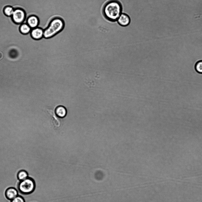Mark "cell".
<instances>
[{"mask_svg":"<svg viewBox=\"0 0 202 202\" xmlns=\"http://www.w3.org/2000/svg\"><path fill=\"white\" fill-rule=\"evenodd\" d=\"M122 7L118 0H110L104 5L102 13L104 17L109 21L114 22L117 21L121 14Z\"/></svg>","mask_w":202,"mask_h":202,"instance_id":"cell-1","label":"cell"},{"mask_svg":"<svg viewBox=\"0 0 202 202\" xmlns=\"http://www.w3.org/2000/svg\"><path fill=\"white\" fill-rule=\"evenodd\" d=\"M64 25V22L61 18L58 17L53 18L44 30L43 37L46 39L53 37L63 30Z\"/></svg>","mask_w":202,"mask_h":202,"instance_id":"cell-2","label":"cell"},{"mask_svg":"<svg viewBox=\"0 0 202 202\" xmlns=\"http://www.w3.org/2000/svg\"><path fill=\"white\" fill-rule=\"evenodd\" d=\"M18 192L23 195H28L32 193L36 188V183L32 178L28 177L25 179L20 181L17 185Z\"/></svg>","mask_w":202,"mask_h":202,"instance_id":"cell-3","label":"cell"},{"mask_svg":"<svg viewBox=\"0 0 202 202\" xmlns=\"http://www.w3.org/2000/svg\"><path fill=\"white\" fill-rule=\"evenodd\" d=\"M13 21L17 24H21L25 23L26 13L25 11L20 8L14 9L13 13L11 16Z\"/></svg>","mask_w":202,"mask_h":202,"instance_id":"cell-4","label":"cell"},{"mask_svg":"<svg viewBox=\"0 0 202 202\" xmlns=\"http://www.w3.org/2000/svg\"><path fill=\"white\" fill-rule=\"evenodd\" d=\"M17 189L15 187H10L5 190V196L7 199L11 201L19 195Z\"/></svg>","mask_w":202,"mask_h":202,"instance_id":"cell-5","label":"cell"},{"mask_svg":"<svg viewBox=\"0 0 202 202\" xmlns=\"http://www.w3.org/2000/svg\"><path fill=\"white\" fill-rule=\"evenodd\" d=\"M44 30L42 28L37 27L32 29L31 32L32 38L36 40H39L43 37Z\"/></svg>","mask_w":202,"mask_h":202,"instance_id":"cell-6","label":"cell"},{"mask_svg":"<svg viewBox=\"0 0 202 202\" xmlns=\"http://www.w3.org/2000/svg\"><path fill=\"white\" fill-rule=\"evenodd\" d=\"M117 21L120 25L125 27L129 25L130 22V19L127 14L122 13L118 19Z\"/></svg>","mask_w":202,"mask_h":202,"instance_id":"cell-7","label":"cell"},{"mask_svg":"<svg viewBox=\"0 0 202 202\" xmlns=\"http://www.w3.org/2000/svg\"><path fill=\"white\" fill-rule=\"evenodd\" d=\"M26 23L32 29L38 27L39 24L38 17L35 15L29 16L27 20Z\"/></svg>","mask_w":202,"mask_h":202,"instance_id":"cell-8","label":"cell"},{"mask_svg":"<svg viewBox=\"0 0 202 202\" xmlns=\"http://www.w3.org/2000/svg\"><path fill=\"white\" fill-rule=\"evenodd\" d=\"M47 110L51 116L53 125L56 127H59L61 125L59 117L56 115L54 110L47 109Z\"/></svg>","mask_w":202,"mask_h":202,"instance_id":"cell-9","label":"cell"},{"mask_svg":"<svg viewBox=\"0 0 202 202\" xmlns=\"http://www.w3.org/2000/svg\"><path fill=\"white\" fill-rule=\"evenodd\" d=\"M55 112L60 118H63L66 115L67 111L66 108L62 105H59L55 108Z\"/></svg>","mask_w":202,"mask_h":202,"instance_id":"cell-10","label":"cell"},{"mask_svg":"<svg viewBox=\"0 0 202 202\" xmlns=\"http://www.w3.org/2000/svg\"><path fill=\"white\" fill-rule=\"evenodd\" d=\"M17 177L19 181L23 180L29 177L28 174L25 170H21L17 172Z\"/></svg>","mask_w":202,"mask_h":202,"instance_id":"cell-11","label":"cell"},{"mask_svg":"<svg viewBox=\"0 0 202 202\" xmlns=\"http://www.w3.org/2000/svg\"><path fill=\"white\" fill-rule=\"evenodd\" d=\"M32 29L27 23H22L20 28V32L23 34H26L31 32Z\"/></svg>","mask_w":202,"mask_h":202,"instance_id":"cell-12","label":"cell"},{"mask_svg":"<svg viewBox=\"0 0 202 202\" xmlns=\"http://www.w3.org/2000/svg\"><path fill=\"white\" fill-rule=\"evenodd\" d=\"M14 8L10 6H6L4 9V14L7 16L11 17L14 11Z\"/></svg>","mask_w":202,"mask_h":202,"instance_id":"cell-13","label":"cell"},{"mask_svg":"<svg viewBox=\"0 0 202 202\" xmlns=\"http://www.w3.org/2000/svg\"><path fill=\"white\" fill-rule=\"evenodd\" d=\"M195 69L198 72L202 73V61H198L196 63Z\"/></svg>","mask_w":202,"mask_h":202,"instance_id":"cell-14","label":"cell"},{"mask_svg":"<svg viewBox=\"0 0 202 202\" xmlns=\"http://www.w3.org/2000/svg\"><path fill=\"white\" fill-rule=\"evenodd\" d=\"M10 202H25L23 197L18 195L14 199L10 201Z\"/></svg>","mask_w":202,"mask_h":202,"instance_id":"cell-15","label":"cell"}]
</instances>
